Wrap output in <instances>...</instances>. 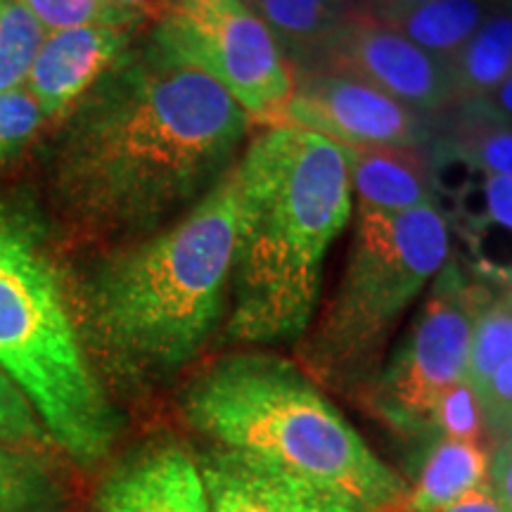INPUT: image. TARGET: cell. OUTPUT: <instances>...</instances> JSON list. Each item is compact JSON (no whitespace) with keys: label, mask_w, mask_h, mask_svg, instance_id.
Listing matches in <instances>:
<instances>
[{"label":"cell","mask_w":512,"mask_h":512,"mask_svg":"<svg viewBox=\"0 0 512 512\" xmlns=\"http://www.w3.org/2000/svg\"><path fill=\"white\" fill-rule=\"evenodd\" d=\"M432 512H505V508L496 498L489 482H484L482 486H477V489H472L470 494L458 498V501L448 503L444 508Z\"/></svg>","instance_id":"f546056e"},{"label":"cell","mask_w":512,"mask_h":512,"mask_svg":"<svg viewBox=\"0 0 512 512\" xmlns=\"http://www.w3.org/2000/svg\"><path fill=\"white\" fill-rule=\"evenodd\" d=\"M494 10L496 5L491 0H430L389 27L425 53L448 62Z\"/></svg>","instance_id":"d6986e66"},{"label":"cell","mask_w":512,"mask_h":512,"mask_svg":"<svg viewBox=\"0 0 512 512\" xmlns=\"http://www.w3.org/2000/svg\"><path fill=\"white\" fill-rule=\"evenodd\" d=\"M512 356V330H510V309L505 302L501 287L494 290L491 299L477 313L475 330H472L470 361H467L465 380L472 387H484L486 380L496 373L501 363Z\"/></svg>","instance_id":"7402d4cb"},{"label":"cell","mask_w":512,"mask_h":512,"mask_svg":"<svg viewBox=\"0 0 512 512\" xmlns=\"http://www.w3.org/2000/svg\"><path fill=\"white\" fill-rule=\"evenodd\" d=\"M268 126L302 128L342 147L427 150L434 138V121L368 83L330 72L294 74L292 98Z\"/></svg>","instance_id":"30bf717a"},{"label":"cell","mask_w":512,"mask_h":512,"mask_svg":"<svg viewBox=\"0 0 512 512\" xmlns=\"http://www.w3.org/2000/svg\"><path fill=\"white\" fill-rule=\"evenodd\" d=\"M484 425L482 399L467 380L456 382L441 394L430 418V430L439 432L441 439L479 441Z\"/></svg>","instance_id":"d4e9b609"},{"label":"cell","mask_w":512,"mask_h":512,"mask_svg":"<svg viewBox=\"0 0 512 512\" xmlns=\"http://www.w3.org/2000/svg\"><path fill=\"white\" fill-rule=\"evenodd\" d=\"M451 259V226L434 207L356 209L347 266L323 316L302 337L309 373L337 389L370 382L415 299Z\"/></svg>","instance_id":"8992f818"},{"label":"cell","mask_w":512,"mask_h":512,"mask_svg":"<svg viewBox=\"0 0 512 512\" xmlns=\"http://www.w3.org/2000/svg\"><path fill=\"white\" fill-rule=\"evenodd\" d=\"M446 69L456 105L489 98L512 74V5H498Z\"/></svg>","instance_id":"e0dca14e"},{"label":"cell","mask_w":512,"mask_h":512,"mask_svg":"<svg viewBox=\"0 0 512 512\" xmlns=\"http://www.w3.org/2000/svg\"><path fill=\"white\" fill-rule=\"evenodd\" d=\"M494 287L470 278L448 259L408 335L373 382V408L401 434L430 430L434 406L448 387L465 380L477 313Z\"/></svg>","instance_id":"52a82bcc"},{"label":"cell","mask_w":512,"mask_h":512,"mask_svg":"<svg viewBox=\"0 0 512 512\" xmlns=\"http://www.w3.org/2000/svg\"><path fill=\"white\" fill-rule=\"evenodd\" d=\"M112 8L119 10L128 19H136L143 24L147 17H159L169 0H110Z\"/></svg>","instance_id":"4dcf8cb0"},{"label":"cell","mask_w":512,"mask_h":512,"mask_svg":"<svg viewBox=\"0 0 512 512\" xmlns=\"http://www.w3.org/2000/svg\"><path fill=\"white\" fill-rule=\"evenodd\" d=\"M349 159L351 192L358 207L387 214L434 204L427 150L403 147H344Z\"/></svg>","instance_id":"5bb4252c"},{"label":"cell","mask_w":512,"mask_h":512,"mask_svg":"<svg viewBox=\"0 0 512 512\" xmlns=\"http://www.w3.org/2000/svg\"><path fill=\"white\" fill-rule=\"evenodd\" d=\"M233 252L226 335L249 347L302 342L323 264L354 211L342 145L290 126L247 140L228 174Z\"/></svg>","instance_id":"7a4b0ae2"},{"label":"cell","mask_w":512,"mask_h":512,"mask_svg":"<svg viewBox=\"0 0 512 512\" xmlns=\"http://www.w3.org/2000/svg\"><path fill=\"white\" fill-rule=\"evenodd\" d=\"M197 463L211 512H366L280 467L221 448Z\"/></svg>","instance_id":"4fadbf2b"},{"label":"cell","mask_w":512,"mask_h":512,"mask_svg":"<svg viewBox=\"0 0 512 512\" xmlns=\"http://www.w3.org/2000/svg\"><path fill=\"white\" fill-rule=\"evenodd\" d=\"M48 31L19 0H0V93L27 86Z\"/></svg>","instance_id":"44dd1931"},{"label":"cell","mask_w":512,"mask_h":512,"mask_svg":"<svg viewBox=\"0 0 512 512\" xmlns=\"http://www.w3.org/2000/svg\"><path fill=\"white\" fill-rule=\"evenodd\" d=\"M0 370L74 463L110 456L121 415L93 366L46 219L10 188H0Z\"/></svg>","instance_id":"5b68a950"},{"label":"cell","mask_w":512,"mask_h":512,"mask_svg":"<svg viewBox=\"0 0 512 512\" xmlns=\"http://www.w3.org/2000/svg\"><path fill=\"white\" fill-rule=\"evenodd\" d=\"M425 3H430V0H356V15L392 24Z\"/></svg>","instance_id":"f1b7e54d"},{"label":"cell","mask_w":512,"mask_h":512,"mask_svg":"<svg viewBox=\"0 0 512 512\" xmlns=\"http://www.w3.org/2000/svg\"><path fill=\"white\" fill-rule=\"evenodd\" d=\"M181 413L221 451L280 467L366 512H389L408 496L313 377L285 358H216L183 387Z\"/></svg>","instance_id":"277c9868"},{"label":"cell","mask_w":512,"mask_h":512,"mask_svg":"<svg viewBox=\"0 0 512 512\" xmlns=\"http://www.w3.org/2000/svg\"><path fill=\"white\" fill-rule=\"evenodd\" d=\"M138 29L136 24H91L50 31L24 86L48 121L74 110L76 102L133 46Z\"/></svg>","instance_id":"8fae6325"},{"label":"cell","mask_w":512,"mask_h":512,"mask_svg":"<svg viewBox=\"0 0 512 512\" xmlns=\"http://www.w3.org/2000/svg\"><path fill=\"white\" fill-rule=\"evenodd\" d=\"M489 280V278H486ZM494 283L501 287L505 302H508V309H510V330H512V275H505V278H496Z\"/></svg>","instance_id":"d6a6232c"},{"label":"cell","mask_w":512,"mask_h":512,"mask_svg":"<svg viewBox=\"0 0 512 512\" xmlns=\"http://www.w3.org/2000/svg\"><path fill=\"white\" fill-rule=\"evenodd\" d=\"M484 420L494 432H505L512 427V356L501 363L494 375L479 389Z\"/></svg>","instance_id":"4316f807"},{"label":"cell","mask_w":512,"mask_h":512,"mask_svg":"<svg viewBox=\"0 0 512 512\" xmlns=\"http://www.w3.org/2000/svg\"><path fill=\"white\" fill-rule=\"evenodd\" d=\"M489 479V453L479 441L437 439L408 489L411 512H432L458 501Z\"/></svg>","instance_id":"ac0fdd59"},{"label":"cell","mask_w":512,"mask_h":512,"mask_svg":"<svg viewBox=\"0 0 512 512\" xmlns=\"http://www.w3.org/2000/svg\"><path fill=\"white\" fill-rule=\"evenodd\" d=\"M427 150L486 174L512 178V121L491 110L484 100L458 102L437 119Z\"/></svg>","instance_id":"9a60e30c"},{"label":"cell","mask_w":512,"mask_h":512,"mask_svg":"<svg viewBox=\"0 0 512 512\" xmlns=\"http://www.w3.org/2000/svg\"><path fill=\"white\" fill-rule=\"evenodd\" d=\"M152 38L211 76L256 124H271L292 98V64L242 0H169Z\"/></svg>","instance_id":"ba28073f"},{"label":"cell","mask_w":512,"mask_h":512,"mask_svg":"<svg viewBox=\"0 0 512 512\" xmlns=\"http://www.w3.org/2000/svg\"><path fill=\"white\" fill-rule=\"evenodd\" d=\"M19 3L34 15L43 29L64 31L76 27H91V24H136L119 10L112 8L110 0H19Z\"/></svg>","instance_id":"484cf974"},{"label":"cell","mask_w":512,"mask_h":512,"mask_svg":"<svg viewBox=\"0 0 512 512\" xmlns=\"http://www.w3.org/2000/svg\"><path fill=\"white\" fill-rule=\"evenodd\" d=\"M484 102L491 107V110L501 114V117L512 121V74L496 88L494 93L489 95V98H484Z\"/></svg>","instance_id":"1f68e13d"},{"label":"cell","mask_w":512,"mask_h":512,"mask_svg":"<svg viewBox=\"0 0 512 512\" xmlns=\"http://www.w3.org/2000/svg\"><path fill=\"white\" fill-rule=\"evenodd\" d=\"M501 444L496 446L494 458H489V482L491 489L505 512H512V427L501 432Z\"/></svg>","instance_id":"83f0119b"},{"label":"cell","mask_w":512,"mask_h":512,"mask_svg":"<svg viewBox=\"0 0 512 512\" xmlns=\"http://www.w3.org/2000/svg\"><path fill=\"white\" fill-rule=\"evenodd\" d=\"M0 444L41 453L55 448L27 396L0 370Z\"/></svg>","instance_id":"603a6c76"},{"label":"cell","mask_w":512,"mask_h":512,"mask_svg":"<svg viewBox=\"0 0 512 512\" xmlns=\"http://www.w3.org/2000/svg\"><path fill=\"white\" fill-rule=\"evenodd\" d=\"M233 204L230 183L143 238L105 247L72 285L91 354L131 384L188 368L228 311Z\"/></svg>","instance_id":"3957f363"},{"label":"cell","mask_w":512,"mask_h":512,"mask_svg":"<svg viewBox=\"0 0 512 512\" xmlns=\"http://www.w3.org/2000/svg\"><path fill=\"white\" fill-rule=\"evenodd\" d=\"M53 472L31 451L0 444V512H62Z\"/></svg>","instance_id":"ffe728a7"},{"label":"cell","mask_w":512,"mask_h":512,"mask_svg":"<svg viewBox=\"0 0 512 512\" xmlns=\"http://www.w3.org/2000/svg\"><path fill=\"white\" fill-rule=\"evenodd\" d=\"M304 72H330L368 83L434 124L456 105L446 62L425 53L389 24L363 15H351L294 74Z\"/></svg>","instance_id":"9c48e42d"},{"label":"cell","mask_w":512,"mask_h":512,"mask_svg":"<svg viewBox=\"0 0 512 512\" xmlns=\"http://www.w3.org/2000/svg\"><path fill=\"white\" fill-rule=\"evenodd\" d=\"M252 117L152 34L95 83L50 145L48 188L64 221L119 245L188 214L226 181Z\"/></svg>","instance_id":"6da1fadb"},{"label":"cell","mask_w":512,"mask_h":512,"mask_svg":"<svg viewBox=\"0 0 512 512\" xmlns=\"http://www.w3.org/2000/svg\"><path fill=\"white\" fill-rule=\"evenodd\" d=\"M46 124L48 117L27 88L0 93V166L22 155Z\"/></svg>","instance_id":"cb8c5ba5"},{"label":"cell","mask_w":512,"mask_h":512,"mask_svg":"<svg viewBox=\"0 0 512 512\" xmlns=\"http://www.w3.org/2000/svg\"><path fill=\"white\" fill-rule=\"evenodd\" d=\"M491 3H494L498 8V5H512V0H491Z\"/></svg>","instance_id":"836d02e7"},{"label":"cell","mask_w":512,"mask_h":512,"mask_svg":"<svg viewBox=\"0 0 512 512\" xmlns=\"http://www.w3.org/2000/svg\"><path fill=\"white\" fill-rule=\"evenodd\" d=\"M271 31L294 72L304 69L325 41L356 15V0H242Z\"/></svg>","instance_id":"2e32d148"},{"label":"cell","mask_w":512,"mask_h":512,"mask_svg":"<svg viewBox=\"0 0 512 512\" xmlns=\"http://www.w3.org/2000/svg\"><path fill=\"white\" fill-rule=\"evenodd\" d=\"M93 512H211V505L197 458L176 441H159L114 467Z\"/></svg>","instance_id":"7c38bea8"}]
</instances>
